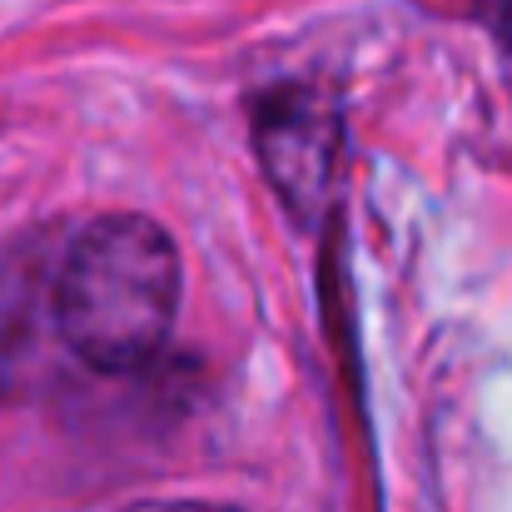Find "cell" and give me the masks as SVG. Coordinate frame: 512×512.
Masks as SVG:
<instances>
[{"mask_svg": "<svg viewBox=\"0 0 512 512\" xmlns=\"http://www.w3.org/2000/svg\"><path fill=\"white\" fill-rule=\"evenodd\" d=\"M55 274L60 269H50L40 244H20L0 259V393H10L25 368H35V348L45 329H55Z\"/></svg>", "mask_w": 512, "mask_h": 512, "instance_id": "3957f363", "label": "cell"}, {"mask_svg": "<svg viewBox=\"0 0 512 512\" xmlns=\"http://www.w3.org/2000/svg\"><path fill=\"white\" fill-rule=\"evenodd\" d=\"M343 115L324 85H274L254 100V155L269 189L299 224H319L339 179Z\"/></svg>", "mask_w": 512, "mask_h": 512, "instance_id": "7a4b0ae2", "label": "cell"}, {"mask_svg": "<svg viewBox=\"0 0 512 512\" xmlns=\"http://www.w3.org/2000/svg\"><path fill=\"white\" fill-rule=\"evenodd\" d=\"M179 284V249L150 214H100L55 274L60 343L95 373H135L170 343Z\"/></svg>", "mask_w": 512, "mask_h": 512, "instance_id": "6da1fadb", "label": "cell"}, {"mask_svg": "<svg viewBox=\"0 0 512 512\" xmlns=\"http://www.w3.org/2000/svg\"><path fill=\"white\" fill-rule=\"evenodd\" d=\"M125 512H244L229 503H199V498H155V503H135Z\"/></svg>", "mask_w": 512, "mask_h": 512, "instance_id": "277c9868", "label": "cell"}]
</instances>
